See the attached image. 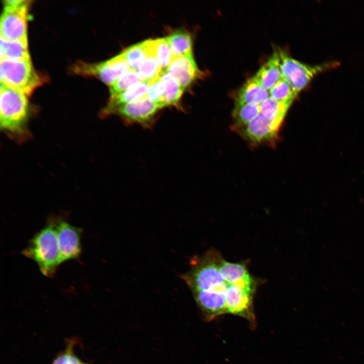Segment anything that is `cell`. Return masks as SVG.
Masks as SVG:
<instances>
[{
	"label": "cell",
	"mask_w": 364,
	"mask_h": 364,
	"mask_svg": "<svg viewBox=\"0 0 364 364\" xmlns=\"http://www.w3.org/2000/svg\"><path fill=\"white\" fill-rule=\"evenodd\" d=\"M29 114L28 96L1 84V130L15 141L24 142L30 135L27 125Z\"/></svg>",
	"instance_id": "6da1fadb"
},
{
	"label": "cell",
	"mask_w": 364,
	"mask_h": 364,
	"mask_svg": "<svg viewBox=\"0 0 364 364\" xmlns=\"http://www.w3.org/2000/svg\"><path fill=\"white\" fill-rule=\"evenodd\" d=\"M221 259L218 253L209 251L191 259L190 269L182 275L181 278L192 293L206 292L225 294L230 284L225 280L220 270Z\"/></svg>",
	"instance_id": "7a4b0ae2"
},
{
	"label": "cell",
	"mask_w": 364,
	"mask_h": 364,
	"mask_svg": "<svg viewBox=\"0 0 364 364\" xmlns=\"http://www.w3.org/2000/svg\"><path fill=\"white\" fill-rule=\"evenodd\" d=\"M23 254L35 261L44 276L53 277L61 264L55 221L48 223L34 235Z\"/></svg>",
	"instance_id": "3957f363"
},
{
	"label": "cell",
	"mask_w": 364,
	"mask_h": 364,
	"mask_svg": "<svg viewBox=\"0 0 364 364\" xmlns=\"http://www.w3.org/2000/svg\"><path fill=\"white\" fill-rule=\"evenodd\" d=\"M1 84L28 97L47 81L46 77L33 67L31 60H1Z\"/></svg>",
	"instance_id": "277c9868"
},
{
	"label": "cell",
	"mask_w": 364,
	"mask_h": 364,
	"mask_svg": "<svg viewBox=\"0 0 364 364\" xmlns=\"http://www.w3.org/2000/svg\"><path fill=\"white\" fill-rule=\"evenodd\" d=\"M281 76L298 93L317 74L339 65L336 61L308 65L288 56L284 52H278Z\"/></svg>",
	"instance_id": "5b68a950"
},
{
	"label": "cell",
	"mask_w": 364,
	"mask_h": 364,
	"mask_svg": "<svg viewBox=\"0 0 364 364\" xmlns=\"http://www.w3.org/2000/svg\"><path fill=\"white\" fill-rule=\"evenodd\" d=\"M31 1L7 0L0 22L1 37L10 41H25L27 39V23Z\"/></svg>",
	"instance_id": "8992f818"
},
{
	"label": "cell",
	"mask_w": 364,
	"mask_h": 364,
	"mask_svg": "<svg viewBox=\"0 0 364 364\" xmlns=\"http://www.w3.org/2000/svg\"><path fill=\"white\" fill-rule=\"evenodd\" d=\"M159 109L155 103L145 96L129 103L108 110H103L102 115L105 116L116 114L126 124H136L143 128L150 129L156 121Z\"/></svg>",
	"instance_id": "52a82bcc"
},
{
	"label": "cell",
	"mask_w": 364,
	"mask_h": 364,
	"mask_svg": "<svg viewBox=\"0 0 364 364\" xmlns=\"http://www.w3.org/2000/svg\"><path fill=\"white\" fill-rule=\"evenodd\" d=\"M130 68L121 54L103 62L90 63L81 61L73 67V72L83 76H95L110 86Z\"/></svg>",
	"instance_id": "ba28073f"
},
{
	"label": "cell",
	"mask_w": 364,
	"mask_h": 364,
	"mask_svg": "<svg viewBox=\"0 0 364 364\" xmlns=\"http://www.w3.org/2000/svg\"><path fill=\"white\" fill-rule=\"evenodd\" d=\"M282 123L268 119L260 113L247 125L234 129L252 144H271L278 138Z\"/></svg>",
	"instance_id": "9c48e42d"
},
{
	"label": "cell",
	"mask_w": 364,
	"mask_h": 364,
	"mask_svg": "<svg viewBox=\"0 0 364 364\" xmlns=\"http://www.w3.org/2000/svg\"><path fill=\"white\" fill-rule=\"evenodd\" d=\"M55 222L61 263L78 258L81 251V230L63 220Z\"/></svg>",
	"instance_id": "30bf717a"
},
{
	"label": "cell",
	"mask_w": 364,
	"mask_h": 364,
	"mask_svg": "<svg viewBox=\"0 0 364 364\" xmlns=\"http://www.w3.org/2000/svg\"><path fill=\"white\" fill-rule=\"evenodd\" d=\"M254 294L236 285L230 284L225 294L227 313L242 316L254 322Z\"/></svg>",
	"instance_id": "8fae6325"
},
{
	"label": "cell",
	"mask_w": 364,
	"mask_h": 364,
	"mask_svg": "<svg viewBox=\"0 0 364 364\" xmlns=\"http://www.w3.org/2000/svg\"><path fill=\"white\" fill-rule=\"evenodd\" d=\"M165 72L174 77L183 90L188 87L200 73L192 52L174 58Z\"/></svg>",
	"instance_id": "7c38bea8"
},
{
	"label": "cell",
	"mask_w": 364,
	"mask_h": 364,
	"mask_svg": "<svg viewBox=\"0 0 364 364\" xmlns=\"http://www.w3.org/2000/svg\"><path fill=\"white\" fill-rule=\"evenodd\" d=\"M219 268L224 279L228 283L236 285L248 291L255 292V282L243 264L230 262L222 258Z\"/></svg>",
	"instance_id": "4fadbf2b"
},
{
	"label": "cell",
	"mask_w": 364,
	"mask_h": 364,
	"mask_svg": "<svg viewBox=\"0 0 364 364\" xmlns=\"http://www.w3.org/2000/svg\"><path fill=\"white\" fill-rule=\"evenodd\" d=\"M269 97L267 90L261 86L253 77L249 79L235 96L236 103L260 105Z\"/></svg>",
	"instance_id": "5bb4252c"
},
{
	"label": "cell",
	"mask_w": 364,
	"mask_h": 364,
	"mask_svg": "<svg viewBox=\"0 0 364 364\" xmlns=\"http://www.w3.org/2000/svg\"><path fill=\"white\" fill-rule=\"evenodd\" d=\"M281 77L279 54L275 52L253 77L261 86L268 90L270 89Z\"/></svg>",
	"instance_id": "9a60e30c"
},
{
	"label": "cell",
	"mask_w": 364,
	"mask_h": 364,
	"mask_svg": "<svg viewBox=\"0 0 364 364\" xmlns=\"http://www.w3.org/2000/svg\"><path fill=\"white\" fill-rule=\"evenodd\" d=\"M152 43V39L146 40L126 48L120 53L130 69L136 71L148 56L153 53Z\"/></svg>",
	"instance_id": "2e32d148"
},
{
	"label": "cell",
	"mask_w": 364,
	"mask_h": 364,
	"mask_svg": "<svg viewBox=\"0 0 364 364\" xmlns=\"http://www.w3.org/2000/svg\"><path fill=\"white\" fill-rule=\"evenodd\" d=\"M1 60H30L28 41H10L1 37Z\"/></svg>",
	"instance_id": "e0dca14e"
},
{
	"label": "cell",
	"mask_w": 364,
	"mask_h": 364,
	"mask_svg": "<svg viewBox=\"0 0 364 364\" xmlns=\"http://www.w3.org/2000/svg\"><path fill=\"white\" fill-rule=\"evenodd\" d=\"M150 81H142L137 83L125 92L110 98L107 105L103 110H108L143 98L147 94Z\"/></svg>",
	"instance_id": "ac0fdd59"
},
{
	"label": "cell",
	"mask_w": 364,
	"mask_h": 364,
	"mask_svg": "<svg viewBox=\"0 0 364 364\" xmlns=\"http://www.w3.org/2000/svg\"><path fill=\"white\" fill-rule=\"evenodd\" d=\"M173 59L188 54L192 52V40L186 31L177 30L166 37Z\"/></svg>",
	"instance_id": "d6986e66"
},
{
	"label": "cell",
	"mask_w": 364,
	"mask_h": 364,
	"mask_svg": "<svg viewBox=\"0 0 364 364\" xmlns=\"http://www.w3.org/2000/svg\"><path fill=\"white\" fill-rule=\"evenodd\" d=\"M160 77L165 86L164 107L167 106L180 107L179 102L184 90L178 82L171 75L163 72Z\"/></svg>",
	"instance_id": "ffe728a7"
},
{
	"label": "cell",
	"mask_w": 364,
	"mask_h": 364,
	"mask_svg": "<svg viewBox=\"0 0 364 364\" xmlns=\"http://www.w3.org/2000/svg\"><path fill=\"white\" fill-rule=\"evenodd\" d=\"M291 104L277 101L269 97L260 104L261 113L268 119L282 123Z\"/></svg>",
	"instance_id": "44dd1931"
},
{
	"label": "cell",
	"mask_w": 364,
	"mask_h": 364,
	"mask_svg": "<svg viewBox=\"0 0 364 364\" xmlns=\"http://www.w3.org/2000/svg\"><path fill=\"white\" fill-rule=\"evenodd\" d=\"M261 113L260 105L235 103L232 113L234 121L233 129L243 127Z\"/></svg>",
	"instance_id": "7402d4cb"
},
{
	"label": "cell",
	"mask_w": 364,
	"mask_h": 364,
	"mask_svg": "<svg viewBox=\"0 0 364 364\" xmlns=\"http://www.w3.org/2000/svg\"><path fill=\"white\" fill-rule=\"evenodd\" d=\"M142 81L136 70L129 69L110 86V98L125 92L133 85Z\"/></svg>",
	"instance_id": "603a6c76"
},
{
	"label": "cell",
	"mask_w": 364,
	"mask_h": 364,
	"mask_svg": "<svg viewBox=\"0 0 364 364\" xmlns=\"http://www.w3.org/2000/svg\"><path fill=\"white\" fill-rule=\"evenodd\" d=\"M270 97L275 100L292 103L297 93L291 85L282 77L269 90Z\"/></svg>",
	"instance_id": "cb8c5ba5"
},
{
	"label": "cell",
	"mask_w": 364,
	"mask_h": 364,
	"mask_svg": "<svg viewBox=\"0 0 364 364\" xmlns=\"http://www.w3.org/2000/svg\"><path fill=\"white\" fill-rule=\"evenodd\" d=\"M154 54L161 69L165 72L173 59L166 37L154 39Z\"/></svg>",
	"instance_id": "d4e9b609"
},
{
	"label": "cell",
	"mask_w": 364,
	"mask_h": 364,
	"mask_svg": "<svg viewBox=\"0 0 364 364\" xmlns=\"http://www.w3.org/2000/svg\"><path fill=\"white\" fill-rule=\"evenodd\" d=\"M136 71L143 81H149L158 77L163 72L154 53L148 56Z\"/></svg>",
	"instance_id": "484cf974"
},
{
	"label": "cell",
	"mask_w": 364,
	"mask_h": 364,
	"mask_svg": "<svg viewBox=\"0 0 364 364\" xmlns=\"http://www.w3.org/2000/svg\"><path fill=\"white\" fill-rule=\"evenodd\" d=\"M165 86L160 76L151 80L146 97L160 109L164 107Z\"/></svg>",
	"instance_id": "4316f807"
},
{
	"label": "cell",
	"mask_w": 364,
	"mask_h": 364,
	"mask_svg": "<svg viewBox=\"0 0 364 364\" xmlns=\"http://www.w3.org/2000/svg\"><path fill=\"white\" fill-rule=\"evenodd\" d=\"M74 343H69L65 349L54 359L52 364H83L73 351Z\"/></svg>",
	"instance_id": "83f0119b"
},
{
	"label": "cell",
	"mask_w": 364,
	"mask_h": 364,
	"mask_svg": "<svg viewBox=\"0 0 364 364\" xmlns=\"http://www.w3.org/2000/svg\"><path fill=\"white\" fill-rule=\"evenodd\" d=\"M83 364H84V363H83Z\"/></svg>",
	"instance_id": "f1b7e54d"
}]
</instances>
